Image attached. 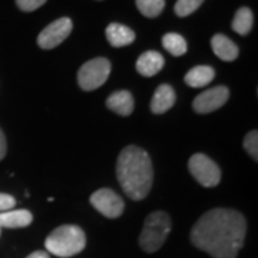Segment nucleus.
<instances>
[{
  "instance_id": "obj_1",
  "label": "nucleus",
  "mask_w": 258,
  "mask_h": 258,
  "mask_svg": "<svg viewBox=\"0 0 258 258\" xmlns=\"http://www.w3.org/2000/svg\"><path fill=\"white\" fill-rule=\"evenodd\" d=\"M247 232L245 218L238 211L214 208L195 222L191 241L214 258H237Z\"/></svg>"
},
{
  "instance_id": "obj_2",
  "label": "nucleus",
  "mask_w": 258,
  "mask_h": 258,
  "mask_svg": "<svg viewBox=\"0 0 258 258\" xmlns=\"http://www.w3.org/2000/svg\"><path fill=\"white\" fill-rule=\"evenodd\" d=\"M116 176L123 192L134 201L147 197L154 182V169L151 158L142 148H123L118 157Z\"/></svg>"
},
{
  "instance_id": "obj_3",
  "label": "nucleus",
  "mask_w": 258,
  "mask_h": 258,
  "mask_svg": "<svg viewBox=\"0 0 258 258\" xmlns=\"http://www.w3.org/2000/svg\"><path fill=\"white\" fill-rule=\"evenodd\" d=\"M86 245V237L78 225H60L53 230L45 241L47 252L56 257H72L83 251Z\"/></svg>"
},
{
  "instance_id": "obj_4",
  "label": "nucleus",
  "mask_w": 258,
  "mask_h": 258,
  "mask_svg": "<svg viewBox=\"0 0 258 258\" xmlns=\"http://www.w3.org/2000/svg\"><path fill=\"white\" fill-rule=\"evenodd\" d=\"M171 218L164 211L149 214L139 235V245L147 252H155L164 245L171 232Z\"/></svg>"
},
{
  "instance_id": "obj_5",
  "label": "nucleus",
  "mask_w": 258,
  "mask_h": 258,
  "mask_svg": "<svg viewBox=\"0 0 258 258\" xmlns=\"http://www.w3.org/2000/svg\"><path fill=\"white\" fill-rule=\"evenodd\" d=\"M111 69V62L108 59L95 57L81 66L78 71V83L86 92L95 91L108 81Z\"/></svg>"
},
{
  "instance_id": "obj_6",
  "label": "nucleus",
  "mask_w": 258,
  "mask_h": 258,
  "mask_svg": "<svg viewBox=\"0 0 258 258\" xmlns=\"http://www.w3.org/2000/svg\"><path fill=\"white\" fill-rule=\"evenodd\" d=\"M188 168L191 175L205 188L217 186L221 181V171L218 165L204 154H195L189 158Z\"/></svg>"
},
{
  "instance_id": "obj_7",
  "label": "nucleus",
  "mask_w": 258,
  "mask_h": 258,
  "mask_svg": "<svg viewBox=\"0 0 258 258\" xmlns=\"http://www.w3.org/2000/svg\"><path fill=\"white\" fill-rule=\"evenodd\" d=\"M72 20L69 18H60L52 22L43 29L37 36V45L43 50H50L64 42L72 32Z\"/></svg>"
},
{
  "instance_id": "obj_8",
  "label": "nucleus",
  "mask_w": 258,
  "mask_h": 258,
  "mask_svg": "<svg viewBox=\"0 0 258 258\" xmlns=\"http://www.w3.org/2000/svg\"><path fill=\"white\" fill-rule=\"evenodd\" d=\"M93 207L106 218H118L125 210L123 200L109 188H102L93 192L89 198Z\"/></svg>"
},
{
  "instance_id": "obj_9",
  "label": "nucleus",
  "mask_w": 258,
  "mask_h": 258,
  "mask_svg": "<svg viewBox=\"0 0 258 258\" xmlns=\"http://www.w3.org/2000/svg\"><path fill=\"white\" fill-rule=\"evenodd\" d=\"M230 98L227 86H215L200 93L192 102V109L198 113H211L225 105Z\"/></svg>"
},
{
  "instance_id": "obj_10",
  "label": "nucleus",
  "mask_w": 258,
  "mask_h": 258,
  "mask_svg": "<svg viewBox=\"0 0 258 258\" xmlns=\"http://www.w3.org/2000/svg\"><path fill=\"white\" fill-rule=\"evenodd\" d=\"M164 56L161 55L159 52L155 50H148L145 53L139 56L137 60V71L139 75L145 76V78H151L159 74L164 68Z\"/></svg>"
},
{
  "instance_id": "obj_11",
  "label": "nucleus",
  "mask_w": 258,
  "mask_h": 258,
  "mask_svg": "<svg viewBox=\"0 0 258 258\" xmlns=\"http://www.w3.org/2000/svg\"><path fill=\"white\" fill-rule=\"evenodd\" d=\"M211 47L215 56H218L224 62H232L238 57V46L222 33L214 35L211 39Z\"/></svg>"
},
{
  "instance_id": "obj_12",
  "label": "nucleus",
  "mask_w": 258,
  "mask_h": 258,
  "mask_svg": "<svg viewBox=\"0 0 258 258\" xmlns=\"http://www.w3.org/2000/svg\"><path fill=\"white\" fill-rule=\"evenodd\" d=\"M175 103V92L169 85H159L151 101V111L157 115L168 112Z\"/></svg>"
},
{
  "instance_id": "obj_13",
  "label": "nucleus",
  "mask_w": 258,
  "mask_h": 258,
  "mask_svg": "<svg viewBox=\"0 0 258 258\" xmlns=\"http://www.w3.org/2000/svg\"><path fill=\"white\" fill-rule=\"evenodd\" d=\"M105 33H106V39H108L109 45L113 47L128 46L135 40V32L120 23H111L106 28Z\"/></svg>"
},
{
  "instance_id": "obj_14",
  "label": "nucleus",
  "mask_w": 258,
  "mask_h": 258,
  "mask_svg": "<svg viewBox=\"0 0 258 258\" xmlns=\"http://www.w3.org/2000/svg\"><path fill=\"white\" fill-rule=\"evenodd\" d=\"M106 106L120 116H129L134 112L135 102H134V96L131 95V92L118 91V92L112 93L106 99Z\"/></svg>"
},
{
  "instance_id": "obj_15",
  "label": "nucleus",
  "mask_w": 258,
  "mask_h": 258,
  "mask_svg": "<svg viewBox=\"0 0 258 258\" xmlns=\"http://www.w3.org/2000/svg\"><path fill=\"white\" fill-rule=\"evenodd\" d=\"M33 221V215L28 210H10L0 212V228H23Z\"/></svg>"
},
{
  "instance_id": "obj_16",
  "label": "nucleus",
  "mask_w": 258,
  "mask_h": 258,
  "mask_svg": "<svg viewBox=\"0 0 258 258\" xmlns=\"http://www.w3.org/2000/svg\"><path fill=\"white\" fill-rule=\"evenodd\" d=\"M214 78H215L214 68L205 66V64H200V66L192 68L188 74L185 75L184 81L191 88H204L208 83H211Z\"/></svg>"
},
{
  "instance_id": "obj_17",
  "label": "nucleus",
  "mask_w": 258,
  "mask_h": 258,
  "mask_svg": "<svg viewBox=\"0 0 258 258\" xmlns=\"http://www.w3.org/2000/svg\"><path fill=\"white\" fill-rule=\"evenodd\" d=\"M254 25V15L248 8H240L232 19V30L241 36L248 35Z\"/></svg>"
},
{
  "instance_id": "obj_18",
  "label": "nucleus",
  "mask_w": 258,
  "mask_h": 258,
  "mask_svg": "<svg viewBox=\"0 0 258 258\" xmlns=\"http://www.w3.org/2000/svg\"><path fill=\"white\" fill-rule=\"evenodd\" d=\"M162 45L168 53L176 56V57L185 55L186 49H188L184 36H181L178 33H166L165 36L162 37Z\"/></svg>"
},
{
  "instance_id": "obj_19",
  "label": "nucleus",
  "mask_w": 258,
  "mask_h": 258,
  "mask_svg": "<svg viewBox=\"0 0 258 258\" xmlns=\"http://www.w3.org/2000/svg\"><path fill=\"white\" fill-rule=\"evenodd\" d=\"M138 10L145 18H158L165 8V0H135Z\"/></svg>"
},
{
  "instance_id": "obj_20",
  "label": "nucleus",
  "mask_w": 258,
  "mask_h": 258,
  "mask_svg": "<svg viewBox=\"0 0 258 258\" xmlns=\"http://www.w3.org/2000/svg\"><path fill=\"white\" fill-rule=\"evenodd\" d=\"M203 3L204 0H176L174 10H175V15L178 18H186V16L192 15Z\"/></svg>"
},
{
  "instance_id": "obj_21",
  "label": "nucleus",
  "mask_w": 258,
  "mask_h": 258,
  "mask_svg": "<svg viewBox=\"0 0 258 258\" xmlns=\"http://www.w3.org/2000/svg\"><path fill=\"white\" fill-rule=\"evenodd\" d=\"M244 148L247 149L251 157L254 158L255 161L258 159V132L257 131H251L245 135L244 139Z\"/></svg>"
},
{
  "instance_id": "obj_22",
  "label": "nucleus",
  "mask_w": 258,
  "mask_h": 258,
  "mask_svg": "<svg viewBox=\"0 0 258 258\" xmlns=\"http://www.w3.org/2000/svg\"><path fill=\"white\" fill-rule=\"evenodd\" d=\"M47 0H16V5L22 12H35L42 8Z\"/></svg>"
},
{
  "instance_id": "obj_23",
  "label": "nucleus",
  "mask_w": 258,
  "mask_h": 258,
  "mask_svg": "<svg viewBox=\"0 0 258 258\" xmlns=\"http://www.w3.org/2000/svg\"><path fill=\"white\" fill-rule=\"evenodd\" d=\"M16 205V200L9 194H0V212L10 211Z\"/></svg>"
},
{
  "instance_id": "obj_24",
  "label": "nucleus",
  "mask_w": 258,
  "mask_h": 258,
  "mask_svg": "<svg viewBox=\"0 0 258 258\" xmlns=\"http://www.w3.org/2000/svg\"><path fill=\"white\" fill-rule=\"evenodd\" d=\"M6 151H8L6 138H5V134H3V131L0 129V161L5 158V155H6Z\"/></svg>"
},
{
  "instance_id": "obj_25",
  "label": "nucleus",
  "mask_w": 258,
  "mask_h": 258,
  "mask_svg": "<svg viewBox=\"0 0 258 258\" xmlns=\"http://www.w3.org/2000/svg\"><path fill=\"white\" fill-rule=\"evenodd\" d=\"M26 258H50V257H49V254H47L46 251H35V252L29 254Z\"/></svg>"
}]
</instances>
